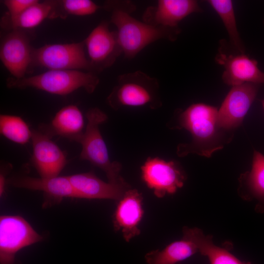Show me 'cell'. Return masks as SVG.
I'll return each instance as SVG.
<instances>
[{
  "instance_id": "6da1fadb",
  "label": "cell",
  "mask_w": 264,
  "mask_h": 264,
  "mask_svg": "<svg viewBox=\"0 0 264 264\" xmlns=\"http://www.w3.org/2000/svg\"><path fill=\"white\" fill-rule=\"evenodd\" d=\"M218 113L216 107L201 103L193 104L178 112L171 128L185 129L192 136L190 142L178 145V156L196 154L209 157L231 141L233 131L219 126Z\"/></svg>"
},
{
  "instance_id": "7a4b0ae2",
  "label": "cell",
  "mask_w": 264,
  "mask_h": 264,
  "mask_svg": "<svg viewBox=\"0 0 264 264\" xmlns=\"http://www.w3.org/2000/svg\"><path fill=\"white\" fill-rule=\"evenodd\" d=\"M113 5L111 22L117 28L118 42L127 58H134L146 46L157 40L174 41L179 34L178 27L156 26L135 19L130 14L134 9L131 3Z\"/></svg>"
},
{
  "instance_id": "3957f363",
  "label": "cell",
  "mask_w": 264,
  "mask_h": 264,
  "mask_svg": "<svg viewBox=\"0 0 264 264\" xmlns=\"http://www.w3.org/2000/svg\"><path fill=\"white\" fill-rule=\"evenodd\" d=\"M107 101L114 110L141 107L154 110L162 106L158 80L140 70L119 76Z\"/></svg>"
},
{
  "instance_id": "277c9868",
  "label": "cell",
  "mask_w": 264,
  "mask_h": 264,
  "mask_svg": "<svg viewBox=\"0 0 264 264\" xmlns=\"http://www.w3.org/2000/svg\"><path fill=\"white\" fill-rule=\"evenodd\" d=\"M99 82L93 72L78 70H49L43 73L22 78L9 77L6 81L10 88H32L57 95H66L83 88L92 93Z\"/></svg>"
},
{
  "instance_id": "5b68a950",
  "label": "cell",
  "mask_w": 264,
  "mask_h": 264,
  "mask_svg": "<svg viewBox=\"0 0 264 264\" xmlns=\"http://www.w3.org/2000/svg\"><path fill=\"white\" fill-rule=\"evenodd\" d=\"M87 124L78 141L82 145L80 158L87 160L106 174L108 182L115 184L127 183L121 176L122 164L110 160L108 150L99 130V126L107 119V115L97 108L89 109L86 113Z\"/></svg>"
},
{
  "instance_id": "8992f818",
  "label": "cell",
  "mask_w": 264,
  "mask_h": 264,
  "mask_svg": "<svg viewBox=\"0 0 264 264\" xmlns=\"http://www.w3.org/2000/svg\"><path fill=\"white\" fill-rule=\"evenodd\" d=\"M85 42L46 44L33 48L32 64L49 70H78L91 71V66L85 53Z\"/></svg>"
},
{
  "instance_id": "52a82bcc",
  "label": "cell",
  "mask_w": 264,
  "mask_h": 264,
  "mask_svg": "<svg viewBox=\"0 0 264 264\" xmlns=\"http://www.w3.org/2000/svg\"><path fill=\"white\" fill-rule=\"evenodd\" d=\"M43 237L22 217H0V263L15 264V255L22 248L38 242Z\"/></svg>"
},
{
  "instance_id": "ba28073f",
  "label": "cell",
  "mask_w": 264,
  "mask_h": 264,
  "mask_svg": "<svg viewBox=\"0 0 264 264\" xmlns=\"http://www.w3.org/2000/svg\"><path fill=\"white\" fill-rule=\"evenodd\" d=\"M141 172L143 181L158 198L175 193L186 179L184 171L178 163L158 157H148L141 166Z\"/></svg>"
},
{
  "instance_id": "9c48e42d",
  "label": "cell",
  "mask_w": 264,
  "mask_h": 264,
  "mask_svg": "<svg viewBox=\"0 0 264 264\" xmlns=\"http://www.w3.org/2000/svg\"><path fill=\"white\" fill-rule=\"evenodd\" d=\"M92 71H101L113 64L123 53L116 31H110L107 22L98 25L84 41Z\"/></svg>"
},
{
  "instance_id": "30bf717a",
  "label": "cell",
  "mask_w": 264,
  "mask_h": 264,
  "mask_svg": "<svg viewBox=\"0 0 264 264\" xmlns=\"http://www.w3.org/2000/svg\"><path fill=\"white\" fill-rule=\"evenodd\" d=\"M258 88V84L250 83L233 86L218 110L219 126L231 131L239 127L254 101Z\"/></svg>"
},
{
  "instance_id": "8fae6325",
  "label": "cell",
  "mask_w": 264,
  "mask_h": 264,
  "mask_svg": "<svg viewBox=\"0 0 264 264\" xmlns=\"http://www.w3.org/2000/svg\"><path fill=\"white\" fill-rule=\"evenodd\" d=\"M33 48L23 29H14L2 39L0 47V60L16 78H22L32 64Z\"/></svg>"
},
{
  "instance_id": "7c38bea8",
  "label": "cell",
  "mask_w": 264,
  "mask_h": 264,
  "mask_svg": "<svg viewBox=\"0 0 264 264\" xmlns=\"http://www.w3.org/2000/svg\"><path fill=\"white\" fill-rule=\"evenodd\" d=\"M142 194L136 189L125 192L117 201L112 215V223L115 232L120 231L124 240L129 242L139 235V227L144 215Z\"/></svg>"
},
{
  "instance_id": "4fadbf2b",
  "label": "cell",
  "mask_w": 264,
  "mask_h": 264,
  "mask_svg": "<svg viewBox=\"0 0 264 264\" xmlns=\"http://www.w3.org/2000/svg\"><path fill=\"white\" fill-rule=\"evenodd\" d=\"M32 160L41 177L59 176L66 163V155L50 137L40 131H33Z\"/></svg>"
},
{
  "instance_id": "5bb4252c",
  "label": "cell",
  "mask_w": 264,
  "mask_h": 264,
  "mask_svg": "<svg viewBox=\"0 0 264 264\" xmlns=\"http://www.w3.org/2000/svg\"><path fill=\"white\" fill-rule=\"evenodd\" d=\"M216 60L225 68L222 75L225 84L232 87L246 83L264 84V72L260 69L255 60L242 53L237 55L221 53Z\"/></svg>"
},
{
  "instance_id": "9a60e30c",
  "label": "cell",
  "mask_w": 264,
  "mask_h": 264,
  "mask_svg": "<svg viewBox=\"0 0 264 264\" xmlns=\"http://www.w3.org/2000/svg\"><path fill=\"white\" fill-rule=\"evenodd\" d=\"M201 11L196 0H159L155 6L147 9L143 19L152 25L175 28L190 14Z\"/></svg>"
},
{
  "instance_id": "2e32d148",
  "label": "cell",
  "mask_w": 264,
  "mask_h": 264,
  "mask_svg": "<svg viewBox=\"0 0 264 264\" xmlns=\"http://www.w3.org/2000/svg\"><path fill=\"white\" fill-rule=\"evenodd\" d=\"M77 198L105 199L118 201L128 190L132 188L127 184H115L106 182L92 172L68 176Z\"/></svg>"
},
{
  "instance_id": "e0dca14e",
  "label": "cell",
  "mask_w": 264,
  "mask_h": 264,
  "mask_svg": "<svg viewBox=\"0 0 264 264\" xmlns=\"http://www.w3.org/2000/svg\"><path fill=\"white\" fill-rule=\"evenodd\" d=\"M197 227L182 228V237L163 249L153 250L144 256L147 264H182V262L198 252Z\"/></svg>"
},
{
  "instance_id": "ac0fdd59",
  "label": "cell",
  "mask_w": 264,
  "mask_h": 264,
  "mask_svg": "<svg viewBox=\"0 0 264 264\" xmlns=\"http://www.w3.org/2000/svg\"><path fill=\"white\" fill-rule=\"evenodd\" d=\"M238 193L244 200L255 203V210L264 212V155L254 151L252 168L239 178Z\"/></svg>"
},
{
  "instance_id": "d6986e66",
  "label": "cell",
  "mask_w": 264,
  "mask_h": 264,
  "mask_svg": "<svg viewBox=\"0 0 264 264\" xmlns=\"http://www.w3.org/2000/svg\"><path fill=\"white\" fill-rule=\"evenodd\" d=\"M12 186L32 190L41 191L55 202L65 198H75L76 195L68 176L52 177H13L8 181Z\"/></svg>"
},
{
  "instance_id": "ffe728a7",
  "label": "cell",
  "mask_w": 264,
  "mask_h": 264,
  "mask_svg": "<svg viewBox=\"0 0 264 264\" xmlns=\"http://www.w3.org/2000/svg\"><path fill=\"white\" fill-rule=\"evenodd\" d=\"M83 114L75 105L63 107L55 115L48 125L40 128V131L49 137L59 135L69 140L78 142L84 132Z\"/></svg>"
},
{
  "instance_id": "44dd1931",
  "label": "cell",
  "mask_w": 264,
  "mask_h": 264,
  "mask_svg": "<svg viewBox=\"0 0 264 264\" xmlns=\"http://www.w3.org/2000/svg\"><path fill=\"white\" fill-rule=\"evenodd\" d=\"M55 0L39 1L33 4L20 15L7 20V25L11 29H27L34 28L45 19L52 18Z\"/></svg>"
},
{
  "instance_id": "7402d4cb",
  "label": "cell",
  "mask_w": 264,
  "mask_h": 264,
  "mask_svg": "<svg viewBox=\"0 0 264 264\" xmlns=\"http://www.w3.org/2000/svg\"><path fill=\"white\" fill-rule=\"evenodd\" d=\"M196 237L198 252L207 257L210 264H251L241 261L226 249L215 245L211 235H205L197 227Z\"/></svg>"
},
{
  "instance_id": "603a6c76",
  "label": "cell",
  "mask_w": 264,
  "mask_h": 264,
  "mask_svg": "<svg viewBox=\"0 0 264 264\" xmlns=\"http://www.w3.org/2000/svg\"><path fill=\"white\" fill-rule=\"evenodd\" d=\"M207 2L214 8L222 20L232 44L241 53H243L244 48L237 29L232 1L210 0Z\"/></svg>"
},
{
  "instance_id": "cb8c5ba5",
  "label": "cell",
  "mask_w": 264,
  "mask_h": 264,
  "mask_svg": "<svg viewBox=\"0 0 264 264\" xmlns=\"http://www.w3.org/2000/svg\"><path fill=\"white\" fill-rule=\"evenodd\" d=\"M0 132L9 140L24 144L31 139L32 131L21 117L10 115H0Z\"/></svg>"
},
{
  "instance_id": "d4e9b609",
  "label": "cell",
  "mask_w": 264,
  "mask_h": 264,
  "mask_svg": "<svg viewBox=\"0 0 264 264\" xmlns=\"http://www.w3.org/2000/svg\"><path fill=\"white\" fill-rule=\"evenodd\" d=\"M100 8L90 0H55L52 18H65L68 15L86 16L94 13Z\"/></svg>"
},
{
  "instance_id": "484cf974",
  "label": "cell",
  "mask_w": 264,
  "mask_h": 264,
  "mask_svg": "<svg viewBox=\"0 0 264 264\" xmlns=\"http://www.w3.org/2000/svg\"><path fill=\"white\" fill-rule=\"evenodd\" d=\"M38 1V0H5L3 1V3L8 10V18H13L20 15Z\"/></svg>"
},
{
  "instance_id": "4316f807",
  "label": "cell",
  "mask_w": 264,
  "mask_h": 264,
  "mask_svg": "<svg viewBox=\"0 0 264 264\" xmlns=\"http://www.w3.org/2000/svg\"><path fill=\"white\" fill-rule=\"evenodd\" d=\"M5 182V178L3 175L1 174L0 176V195L1 196L3 195L4 191Z\"/></svg>"
},
{
  "instance_id": "83f0119b",
  "label": "cell",
  "mask_w": 264,
  "mask_h": 264,
  "mask_svg": "<svg viewBox=\"0 0 264 264\" xmlns=\"http://www.w3.org/2000/svg\"><path fill=\"white\" fill-rule=\"evenodd\" d=\"M261 103H262V106L263 107V108L264 109V99L262 101H261Z\"/></svg>"
}]
</instances>
